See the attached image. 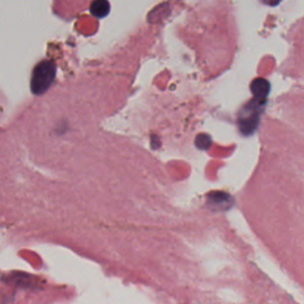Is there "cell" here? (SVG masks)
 <instances>
[{
  "instance_id": "cell-2",
  "label": "cell",
  "mask_w": 304,
  "mask_h": 304,
  "mask_svg": "<svg viewBox=\"0 0 304 304\" xmlns=\"http://www.w3.org/2000/svg\"><path fill=\"white\" fill-rule=\"evenodd\" d=\"M265 102L266 101H260L253 98V100L246 103L244 108L240 111L238 120L239 129L245 135H251L257 130Z\"/></svg>"
},
{
  "instance_id": "cell-1",
  "label": "cell",
  "mask_w": 304,
  "mask_h": 304,
  "mask_svg": "<svg viewBox=\"0 0 304 304\" xmlns=\"http://www.w3.org/2000/svg\"><path fill=\"white\" fill-rule=\"evenodd\" d=\"M56 76V66L51 61H42L34 67L31 76V91L39 95L45 93Z\"/></svg>"
},
{
  "instance_id": "cell-5",
  "label": "cell",
  "mask_w": 304,
  "mask_h": 304,
  "mask_svg": "<svg viewBox=\"0 0 304 304\" xmlns=\"http://www.w3.org/2000/svg\"><path fill=\"white\" fill-rule=\"evenodd\" d=\"M111 6L107 0H93L91 4V13L98 18H103L109 13Z\"/></svg>"
},
{
  "instance_id": "cell-6",
  "label": "cell",
  "mask_w": 304,
  "mask_h": 304,
  "mask_svg": "<svg viewBox=\"0 0 304 304\" xmlns=\"http://www.w3.org/2000/svg\"><path fill=\"white\" fill-rule=\"evenodd\" d=\"M14 280H16V284L18 286H25V288H30V286L34 285L33 279L34 278L31 277V274H24V273H18L17 276L12 277Z\"/></svg>"
},
{
  "instance_id": "cell-4",
  "label": "cell",
  "mask_w": 304,
  "mask_h": 304,
  "mask_svg": "<svg viewBox=\"0 0 304 304\" xmlns=\"http://www.w3.org/2000/svg\"><path fill=\"white\" fill-rule=\"evenodd\" d=\"M270 83L265 79H256L251 85V91L252 94H253V98L260 101H266L269 93H270Z\"/></svg>"
},
{
  "instance_id": "cell-7",
  "label": "cell",
  "mask_w": 304,
  "mask_h": 304,
  "mask_svg": "<svg viewBox=\"0 0 304 304\" xmlns=\"http://www.w3.org/2000/svg\"><path fill=\"white\" fill-rule=\"evenodd\" d=\"M209 145H210V137H208L207 135H201L196 138V146H199V149L205 150Z\"/></svg>"
},
{
  "instance_id": "cell-8",
  "label": "cell",
  "mask_w": 304,
  "mask_h": 304,
  "mask_svg": "<svg viewBox=\"0 0 304 304\" xmlns=\"http://www.w3.org/2000/svg\"><path fill=\"white\" fill-rule=\"evenodd\" d=\"M262 1L266 5H270V6H276L277 4H279L280 0H262Z\"/></svg>"
},
{
  "instance_id": "cell-3",
  "label": "cell",
  "mask_w": 304,
  "mask_h": 304,
  "mask_svg": "<svg viewBox=\"0 0 304 304\" xmlns=\"http://www.w3.org/2000/svg\"><path fill=\"white\" fill-rule=\"evenodd\" d=\"M207 202L213 210H227L233 204V199L227 193L213 192L208 195Z\"/></svg>"
}]
</instances>
